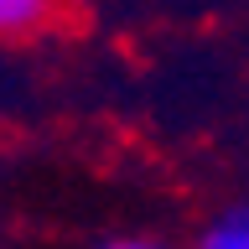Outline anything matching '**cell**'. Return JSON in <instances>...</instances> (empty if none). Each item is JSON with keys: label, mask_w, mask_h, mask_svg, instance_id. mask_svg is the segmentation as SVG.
I'll return each instance as SVG.
<instances>
[{"label": "cell", "mask_w": 249, "mask_h": 249, "mask_svg": "<svg viewBox=\"0 0 249 249\" xmlns=\"http://www.w3.org/2000/svg\"><path fill=\"white\" fill-rule=\"evenodd\" d=\"M62 0H0V42H21L36 36L57 21Z\"/></svg>", "instance_id": "cell-1"}, {"label": "cell", "mask_w": 249, "mask_h": 249, "mask_svg": "<svg viewBox=\"0 0 249 249\" xmlns=\"http://www.w3.org/2000/svg\"><path fill=\"white\" fill-rule=\"evenodd\" d=\"M202 249H249V208H233V213L213 218L208 233H202Z\"/></svg>", "instance_id": "cell-2"}, {"label": "cell", "mask_w": 249, "mask_h": 249, "mask_svg": "<svg viewBox=\"0 0 249 249\" xmlns=\"http://www.w3.org/2000/svg\"><path fill=\"white\" fill-rule=\"evenodd\" d=\"M104 249H161V244H145V239H120V244H104Z\"/></svg>", "instance_id": "cell-3"}]
</instances>
